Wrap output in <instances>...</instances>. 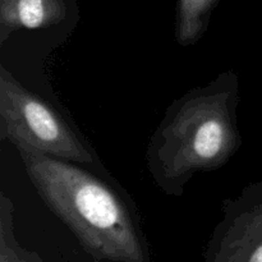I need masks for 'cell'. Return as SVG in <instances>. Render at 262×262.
<instances>
[{"mask_svg":"<svg viewBox=\"0 0 262 262\" xmlns=\"http://www.w3.org/2000/svg\"><path fill=\"white\" fill-rule=\"evenodd\" d=\"M239 77L224 71L171 102L150 138L146 164L154 183L181 197L192 177L224 166L242 145Z\"/></svg>","mask_w":262,"mask_h":262,"instance_id":"1","label":"cell"},{"mask_svg":"<svg viewBox=\"0 0 262 262\" xmlns=\"http://www.w3.org/2000/svg\"><path fill=\"white\" fill-rule=\"evenodd\" d=\"M12 145L38 196L89 255L115 262L148 261L137 214L120 192L71 161L46 155L20 141Z\"/></svg>","mask_w":262,"mask_h":262,"instance_id":"2","label":"cell"},{"mask_svg":"<svg viewBox=\"0 0 262 262\" xmlns=\"http://www.w3.org/2000/svg\"><path fill=\"white\" fill-rule=\"evenodd\" d=\"M0 138L32 146L49 156L91 164V152L74 129L48 101L26 89L0 64Z\"/></svg>","mask_w":262,"mask_h":262,"instance_id":"3","label":"cell"},{"mask_svg":"<svg viewBox=\"0 0 262 262\" xmlns=\"http://www.w3.org/2000/svg\"><path fill=\"white\" fill-rule=\"evenodd\" d=\"M204 262H262V181L223 202Z\"/></svg>","mask_w":262,"mask_h":262,"instance_id":"4","label":"cell"},{"mask_svg":"<svg viewBox=\"0 0 262 262\" xmlns=\"http://www.w3.org/2000/svg\"><path fill=\"white\" fill-rule=\"evenodd\" d=\"M66 17L64 0H0V46L15 31L50 27Z\"/></svg>","mask_w":262,"mask_h":262,"instance_id":"5","label":"cell"},{"mask_svg":"<svg viewBox=\"0 0 262 262\" xmlns=\"http://www.w3.org/2000/svg\"><path fill=\"white\" fill-rule=\"evenodd\" d=\"M220 0H177L176 35L181 46L199 42L210 25V19Z\"/></svg>","mask_w":262,"mask_h":262,"instance_id":"6","label":"cell"},{"mask_svg":"<svg viewBox=\"0 0 262 262\" xmlns=\"http://www.w3.org/2000/svg\"><path fill=\"white\" fill-rule=\"evenodd\" d=\"M14 206L9 197L0 193V262H35V257L28 255L17 245L13 232Z\"/></svg>","mask_w":262,"mask_h":262,"instance_id":"7","label":"cell"}]
</instances>
